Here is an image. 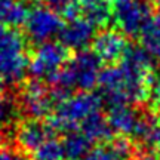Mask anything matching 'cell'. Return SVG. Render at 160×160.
<instances>
[{"label":"cell","instance_id":"obj_9","mask_svg":"<svg viewBox=\"0 0 160 160\" xmlns=\"http://www.w3.org/2000/svg\"><path fill=\"white\" fill-rule=\"evenodd\" d=\"M58 37L59 43H62L68 51H83L95 37V25L86 18L76 17L67 19V24L62 25Z\"/></svg>","mask_w":160,"mask_h":160},{"label":"cell","instance_id":"obj_7","mask_svg":"<svg viewBox=\"0 0 160 160\" xmlns=\"http://www.w3.org/2000/svg\"><path fill=\"white\" fill-rule=\"evenodd\" d=\"M57 131L53 129L49 119L27 117L18 120L15 125V144L28 153H34L46 141L55 138Z\"/></svg>","mask_w":160,"mask_h":160},{"label":"cell","instance_id":"obj_8","mask_svg":"<svg viewBox=\"0 0 160 160\" xmlns=\"http://www.w3.org/2000/svg\"><path fill=\"white\" fill-rule=\"evenodd\" d=\"M128 46L126 36L117 30H104L92 40V51L102 62L110 65L122 61Z\"/></svg>","mask_w":160,"mask_h":160},{"label":"cell","instance_id":"obj_23","mask_svg":"<svg viewBox=\"0 0 160 160\" xmlns=\"http://www.w3.org/2000/svg\"><path fill=\"white\" fill-rule=\"evenodd\" d=\"M5 86H3V83H2V82H0V92H5Z\"/></svg>","mask_w":160,"mask_h":160},{"label":"cell","instance_id":"obj_1","mask_svg":"<svg viewBox=\"0 0 160 160\" xmlns=\"http://www.w3.org/2000/svg\"><path fill=\"white\" fill-rule=\"evenodd\" d=\"M28 61L22 34L17 28L0 24V82L5 88L24 79Z\"/></svg>","mask_w":160,"mask_h":160},{"label":"cell","instance_id":"obj_3","mask_svg":"<svg viewBox=\"0 0 160 160\" xmlns=\"http://www.w3.org/2000/svg\"><path fill=\"white\" fill-rule=\"evenodd\" d=\"M70 59V51L59 42L40 43L28 61V71L33 79L49 83L53 76Z\"/></svg>","mask_w":160,"mask_h":160},{"label":"cell","instance_id":"obj_21","mask_svg":"<svg viewBox=\"0 0 160 160\" xmlns=\"http://www.w3.org/2000/svg\"><path fill=\"white\" fill-rule=\"evenodd\" d=\"M5 138H6V133H5V129H0V147L3 145L5 142Z\"/></svg>","mask_w":160,"mask_h":160},{"label":"cell","instance_id":"obj_6","mask_svg":"<svg viewBox=\"0 0 160 160\" xmlns=\"http://www.w3.org/2000/svg\"><path fill=\"white\" fill-rule=\"evenodd\" d=\"M25 33L33 43H45L58 36L62 28V17L45 5L33 6L25 19Z\"/></svg>","mask_w":160,"mask_h":160},{"label":"cell","instance_id":"obj_11","mask_svg":"<svg viewBox=\"0 0 160 160\" xmlns=\"http://www.w3.org/2000/svg\"><path fill=\"white\" fill-rule=\"evenodd\" d=\"M132 145L125 138L111 139L91 150L85 160H131Z\"/></svg>","mask_w":160,"mask_h":160},{"label":"cell","instance_id":"obj_19","mask_svg":"<svg viewBox=\"0 0 160 160\" xmlns=\"http://www.w3.org/2000/svg\"><path fill=\"white\" fill-rule=\"evenodd\" d=\"M0 160H34V159H33L31 153L19 148L17 144L15 145L3 144L0 147Z\"/></svg>","mask_w":160,"mask_h":160},{"label":"cell","instance_id":"obj_5","mask_svg":"<svg viewBox=\"0 0 160 160\" xmlns=\"http://www.w3.org/2000/svg\"><path fill=\"white\" fill-rule=\"evenodd\" d=\"M21 111L28 117L46 119L55 108V101L52 98L51 89L45 82L37 79L28 80L21 86L19 97L17 98Z\"/></svg>","mask_w":160,"mask_h":160},{"label":"cell","instance_id":"obj_17","mask_svg":"<svg viewBox=\"0 0 160 160\" xmlns=\"http://www.w3.org/2000/svg\"><path fill=\"white\" fill-rule=\"evenodd\" d=\"M141 43L142 46L150 51L151 53H156L160 48V17H151L147 21V24L142 27L141 33Z\"/></svg>","mask_w":160,"mask_h":160},{"label":"cell","instance_id":"obj_13","mask_svg":"<svg viewBox=\"0 0 160 160\" xmlns=\"http://www.w3.org/2000/svg\"><path fill=\"white\" fill-rule=\"evenodd\" d=\"M62 148L65 160H85L92 150V141L80 131L64 133Z\"/></svg>","mask_w":160,"mask_h":160},{"label":"cell","instance_id":"obj_14","mask_svg":"<svg viewBox=\"0 0 160 160\" xmlns=\"http://www.w3.org/2000/svg\"><path fill=\"white\" fill-rule=\"evenodd\" d=\"M30 12L24 0H0V24L17 28L22 25Z\"/></svg>","mask_w":160,"mask_h":160},{"label":"cell","instance_id":"obj_22","mask_svg":"<svg viewBox=\"0 0 160 160\" xmlns=\"http://www.w3.org/2000/svg\"><path fill=\"white\" fill-rule=\"evenodd\" d=\"M154 8H156V11H157V13H159V17H160V0H156Z\"/></svg>","mask_w":160,"mask_h":160},{"label":"cell","instance_id":"obj_15","mask_svg":"<svg viewBox=\"0 0 160 160\" xmlns=\"http://www.w3.org/2000/svg\"><path fill=\"white\" fill-rule=\"evenodd\" d=\"M21 113L22 111L17 98L9 97L5 92H0V129L17 125Z\"/></svg>","mask_w":160,"mask_h":160},{"label":"cell","instance_id":"obj_16","mask_svg":"<svg viewBox=\"0 0 160 160\" xmlns=\"http://www.w3.org/2000/svg\"><path fill=\"white\" fill-rule=\"evenodd\" d=\"M85 18L95 27H105L113 18V5L110 0H101L95 5L82 9Z\"/></svg>","mask_w":160,"mask_h":160},{"label":"cell","instance_id":"obj_10","mask_svg":"<svg viewBox=\"0 0 160 160\" xmlns=\"http://www.w3.org/2000/svg\"><path fill=\"white\" fill-rule=\"evenodd\" d=\"M107 120L113 131H117L123 135H133L141 120V114L128 105H114L110 107Z\"/></svg>","mask_w":160,"mask_h":160},{"label":"cell","instance_id":"obj_12","mask_svg":"<svg viewBox=\"0 0 160 160\" xmlns=\"http://www.w3.org/2000/svg\"><path fill=\"white\" fill-rule=\"evenodd\" d=\"M80 132L88 137L92 142L99 141V142H108L113 139V128L110 126L108 120L105 116H102L99 111L93 113L89 117H86L79 126Z\"/></svg>","mask_w":160,"mask_h":160},{"label":"cell","instance_id":"obj_20","mask_svg":"<svg viewBox=\"0 0 160 160\" xmlns=\"http://www.w3.org/2000/svg\"><path fill=\"white\" fill-rule=\"evenodd\" d=\"M98 2H101V0H77V3L80 5L82 9H83V8H88V6H91V5H95Z\"/></svg>","mask_w":160,"mask_h":160},{"label":"cell","instance_id":"obj_4","mask_svg":"<svg viewBox=\"0 0 160 160\" xmlns=\"http://www.w3.org/2000/svg\"><path fill=\"white\" fill-rule=\"evenodd\" d=\"M113 19L120 33L129 37L139 36L142 27L153 17L148 0H113Z\"/></svg>","mask_w":160,"mask_h":160},{"label":"cell","instance_id":"obj_2","mask_svg":"<svg viewBox=\"0 0 160 160\" xmlns=\"http://www.w3.org/2000/svg\"><path fill=\"white\" fill-rule=\"evenodd\" d=\"M102 105L99 95L92 92H79L70 95L55 105V110L48 119L53 129L61 133L77 131L80 123L93 113H98Z\"/></svg>","mask_w":160,"mask_h":160},{"label":"cell","instance_id":"obj_18","mask_svg":"<svg viewBox=\"0 0 160 160\" xmlns=\"http://www.w3.org/2000/svg\"><path fill=\"white\" fill-rule=\"evenodd\" d=\"M33 159L34 160H65L62 142L59 139H57V138H52L49 141H46L42 147H39L33 153Z\"/></svg>","mask_w":160,"mask_h":160},{"label":"cell","instance_id":"obj_24","mask_svg":"<svg viewBox=\"0 0 160 160\" xmlns=\"http://www.w3.org/2000/svg\"><path fill=\"white\" fill-rule=\"evenodd\" d=\"M156 55H157V58H159V61H160V48L157 49V52H156Z\"/></svg>","mask_w":160,"mask_h":160}]
</instances>
